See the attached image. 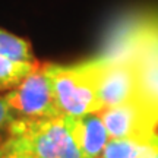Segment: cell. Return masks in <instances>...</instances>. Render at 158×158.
Here are the masks:
<instances>
[{"label": "cell", "instance_id": "obj_7", "mask_svg": "<svg viewBox=\"0 0 158 158\" xmlns=\"http://www.w3.org/2000/svg\"><path fill=\"white\" fill-rule=\"evenodd\" d=\"M64 122L72 133L82 158H100L110 141L106 126L98 113L84 116H64Z\"/></svg>", "mask_w": 158, "mask_h": 158}, {"label": "cell", "instance_id": "obj_1", "mask_svg": "<svg viewBox=\"0 0 158 158\" xmlns=\"http://www.w3.org/2000/svg\"><path fill=\"white\" fill-rule=\"evenodd\" d=\"M101 56L135 63L141 100L158 116V12H138L120 21Z\"/></svg>", "mask_w": 158, "mask_h": 158}, {"label": "cell", "instance_id": "obj_4", "mask_svg": "<svg viewBox=\"0 0 158 158\" xmlns=\"http://www.w3.org/2000/svg\"><path fill=\"white\" fill-rule=\"evenodd\" d=\"M3 100L15 117L48 118L63 116L51 88L47 64H38Z\"/></svg>", "mask_w": 158, "mask_h": 158}, {"label": "cell", "instance_id": "obj_9", "mask_svg": "<svg viewBox=\"0 0 158 158\" xmlns=\"http://www.w3.org/2000/svg\"><path fill=\"white\" fill-rule=\"evenodd\" d=\"M0 56L15 62H37L31 53V47L23 38L0 29Z\"/></svg>", "mask_w": 158, "mask_h": 158}, {"label": "cell", "instance_id": "obj_8", "mask_svg": "<svg viewBox=\"0 0 158 158\" xmlns=\"http://www.w3.org/2000/svg\"><path fill=\"white\" fill-rule=\"evenodd\" d=\"M37 66V62H15L0 56V89L18 86Z\"/></svg>", "mask_w": 158, "mask_h": 158}, {"label": "cell", "instance_id": "obj_10", "mask_svg": "<svg viewBox=\"0 0 158 158\" xmlns=\"http://www.w3.org/2000/svg\"><path fill=\"white\" fill-rule=\"evenodd\" d=\"M0 158H34L27 143L18 138L9 135L5 141L0 143Z\"/></svg>", "mask_w": 158, "mask_h": 158}, {"label": "cell", "instance_id": "obj_5", "mask_svg": "<svg viewBox=\"0 0 158 158\" xmlns=\"http://www.w3.org/2000/svg\"><path fill=\"white\" fill-rule=\"evenodd\" d=\"M98 100L102 108L141 100V86L135 63L126 57H104L100 54ZM101 108V110H102Z\"/></svg>", "mask_w": 158, "mask_h": 158}, {"label": "cell", "instance_id": "obj_13", "mask_svg": "<svg viewBox=\"0 0 158 158\" xmlns=\"http://www.w3.org/2000/svg\"><path fill=\"white\" fill-rule=\"evenodd\" d=\"M0 143H2V141H0Z\"/></svg>", "mask_w": 158, "mask_h": 158}, {"label": "cell", "instance_id": "obj_6", "mask_svg": "<svg viewBox=\"0 0 158 158\" xmlns=\"http://www.w3.org/2000/svg\"><path fill=\"white\" fill-rule=\"evenodd\" d=\"M110 139H148L157 133L158 116L142 100L98 111Z\"/></svg>", "mask_w": 158, "mask_h": 158}, {"label": "cell", "instance_id": "obj_12", "mask_svg": "<svg viewBox=\"0 0 158 158\" xmlns=\"http://www.w3.org/2000/svg\"><path fill=\"white\" fill-rule=\"evenodd\" d=\"M15 116L10 113V110L7 108L6 102L3 98H0V130L9 129L10 123L15 120Z\"/></svg>", "mask_w": 158, "mask_h": 158}, {"label": "cell", "instance_id": "obj_11", "mask_svg": "<svg viewBox=\"0 0 158 158\" xmlns=\"http://www.w3.org/2000/svg\"><path fill=\"white\" fill-rule=\"evenodd\" d=\"M127 158H158V133L148 139L136 141Z\"/></svg>", "mask_w": 158, "mask_h": 158}, {"label": "cell", "instance_id": "obj_2", "mask_svg": "<svg viewBox=\"0 0 158 158\" xmlns=\"http://www.w3.org/2000/svg\"><path fill=\"white\" fill-rule=\"evenodd\" d=\"M100 57L76 64H47L51 88L63 116H84L98 113Z\"/></svg>", "mask_w": 158, "mask_h": 158}, {"label": "cell", "instance_id": "obj_3", "mask_svg": "<svg viewBox=\"0 0 158 158\" xmlns=\"http://www.w3.org/2000/svg\"><path fill=\"white\" fill-rule=\"evenodd\" d=\"M9 135L21 138L34 158H82L64 116L48 118L16 117Z\"/></svg>", "mask_w": 158, "mask_h": 158}]
</instances>
